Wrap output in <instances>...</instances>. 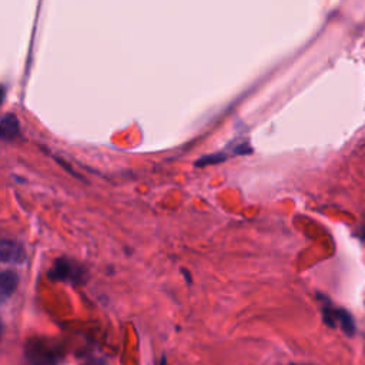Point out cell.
<instances>
[{
    "instance_id": "obj_1",
    "label": "cell",
    "mask_w": 365,
    "mask_h": 365,
    "mask_svg": "<svg viewBox=\"0 0 365 365\" xmlns=\"http://www.w3.org/2000/svg\"><path fill=\"white\" fill-rule=\"evenodd\" d=\"M60 349L53 342L43 338H30L24 345V359L29 365H57Z\"/></svg>"
},
{
    "instance_id": "obj_2",
    "label": "cell",
    "mask_w": 365,
    "mask_h": 365,
    "mask_svg": "<svg viewBox=\"0 0 365 365\" xmlns=\"http://www.w3.org/2000/svg\"><path fill=\"white\" fill-rule=\"evenodd\" d=\"M47 277L51 281H58V282H70L74 285L83 284L87 278V271L86 268L70 258H58L54 261L53 267L48 269Z\"/></svg>"
},
{
    "instance_id": "obj_3",
    "label": "cell",
    "mask_w": 365,
    "mask_h": 365,
    "mask_svg": "<svg viewBox=\"0 0 365 365\" xmlns=\"http://www.w3.org/2000/svg\"><path fill=\"white\" fill-rule=\"evenodd\" d=\"M322 317L324 321L329 327H338L341 328L346 335H354L355 332V322L349 312H346L342 308H335L329 304H325L322 308Z\"/></svg>"
},
{
    "instance_id": "obj_4",
    "label": "cell",
    "mask_w": 365,
    "mask_h": 365,
    "mask_svg": "<svg viewBox=\"0 0 365 365\" xmlns=\"http://www.w3.org/2000/svg\"><path fill=\"white\" fill-rule=\"evenodd\" d=\"M0 258L3 262L10 264H23L26 261V251L24 247L14 241V240H1V250H0Z\"/></svg>"
},
{
    "instance_id": "obj_5",
    "label": "cell",
    "mask_w": 365,
    "mask_h": 365,
    "mask_svg": "<svg viewBox=\"0 0 365 365\" xmlns=\"http://www.w3.org/2000/svg\"><path fill=\"white\" fill-rule=\"evenodd\" d=\"M3 140H13L20 134V123L13 113H6L0 121Z\"/></svg>"
},
{
    "instance_id": "obj_6",
    "label": "cell",
    "mask_w": 365,
    "mask_h": 365,
    "mask_svg": "<svg viewBox=\"0 0 365 365\" xmlns=\"http://www.w3.org/2000/svg\"><path fill=\"white\" fill-rule=\"evenodd\" d=\"M19 284V277L14 271L11 269H4L0 275V294H1V299L6 301L9 297H11V294L16 291Z\"/></svg>"
},
{
    "instance_id": "obj_7",
    "label": "cell",
    "mask_w": 365,
    "mask_h": 365,
    "mask_svg": "<svg viewBox=\"0 0 365 365\" xmlns=\"http://www.w3.org/2000/svg\"><path fill=\"white\" fill-rule=\"evenodd\" d=\"M83 365H107V362L103 358H93V359H88L87 362H84Z\"/></svg>"
},
{
    "instance_id": "obj_8",
    "label": "cell",
    "mask_w": 365,
    "mask_h": 365,
    "mask_svg": "<svg viewBox=\"0 0 365 365\" xmlns=\"http://www.w3.org/2000/svg\"><path fill=\"white\" fill-rule=\"evenodd\" d=\"M292 365H297V364H292Z\"/></svg>"
}]
</instances>
